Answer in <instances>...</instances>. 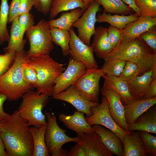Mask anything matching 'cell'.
Returning <instances> with one entry per match:
<instances>
[{
	"instance_id": "obj_1",
	"label": "cell",
	"mask_w": 156,
	"mask_h": 156,
	"mask_svg": "<svg viewBox=\"0 0 156 156\" xmlns=\"http://www.w3.org/2000/svg\"><path fill=\"white\" fill-rule=\"evenodd\" d=\"M29 126L18 110L1 120V137L7 156H32L34 144Z\"/></svg>"
},
{
	"instance_id": "obj_2",
	"label": "cell",
	"mask_w": 156,
	"mask_h": 156,
	"mask_svg": "<svg viewBox=\"0 0 156 156\" xmlns=\"http://www.w3.org/2000/svg\"><path fill=\"white\" fill-rule=\"evenodd\" d=\"M118 59L136 63L139 75L151 70H156V53L139 36L130 38L122 35L118 44L104 60L107 62Z\"/></svg>"
},
{
	"instance_id": "obj_3",
	"label": "cell",
	"mask_w": 156,
	"mask_h": 156,
	"mask_svg": "<svg viewBox=\"0 0 156 156\" xmlns=\"http://www.w3.org/2000/svg\"><path fill=\"white\" fill-rule=\"evenodd\" d=\"M28 58L27 51L24 49L16 52L12 66L0 76V92L5 94L9 101H17L34 88L25 79L23 72V64Z\"/></svg>"
},
{
	"instance_id": "obj_4",
	"label": "cell",
	"mask_w": 156,
	"mask_h": 156,
	"mask_svg": "<svg viewBox=\"0 0 156 156\" xmlns=\"http://www.w3.org/2000/svg\"><path fill=\"white\" fill-rule=\"evenodd\" d=\"M27 62L34 68L37 73L38 85L36 91L51 96L56 79L65 70V64L60 63L51 57L43 55L29 58Z\"/></svg>"
},
{
	"instance_id": "obj_5",
	"label": "cell",
	"mask_w": 156,
	"mask_h": 156,
	"mask_svg": "<svg viewBox=\"0 0 156 156\" xmlns=\"http://www.w3.org/2000/svg\"><path fill=\"white\" fill-rule=\"evenodd\" d=\"M18 108L21 116L29 126L39 127L46 125V116L42 111L47 104L49 96L45 93L39 94L33 90L25 94Z\"/></svg>"
},
{
	"instance_id": "obj_6",
	"label": "cell",
	"mask_w": 156,
	"mask_h": 156,
	"mask_svg": "<svg viewBox=\"0 0 156 156\" xmlns=\"http://www.w3.org/2000/svg\"><path fill=\"white\" fill-rule=\"evenodd\" d=\"M50 30L51 26L48 21L42 19L25 31L30 45L29 49L27 51L29 58L49 55L54 49Z\"/></svg>"
},
{
	"instance_id": "obj_7",
	"label": "cell",
	"mask_w": 156,
	"mask_h": 156,
	"mask_svg": "<svg viewBox=\"0 0 156 156\" xmlns=\"http://www.w3.org/2000/svg\"><path fill=\"white\" fill-rule=\"evenodd\" d=\"M47 124L45 135V141L48 152L52 156H68V152L62 148L64 144L70 142L78 143L79 137L71 138L65 134L66 130L61 128L53 113L46 112Z\"/></svg>"
},
{
	"instance_id": "obj_8",
	"label": "cell",
	"mask_w": 156,
	"mask_h": 156,
	"mask_svg": "<svg viewBox=\"0 0 156 156\" xmlns=\"http://www.w3.org/2000/svg\"><path fill=\"white\" fill-rule=\"evenodd\" d=\"M104 75L101 68L86 69L73 86L86 99L90 101L99 103V82Z\"/></svg>"
},
{
	"instance_id": "obj_9",
	"label": "cell",
	"mask_w": 156,
	"mask_h": 156,
	"mask_svg": "<svg viewBox=\"0 0 156 156\" xmlns=\"http://www.w3.org/2000/svg\"><path fill=\"white\" fill-rule=\"evenodd\" d=\"M109 106L107 98L103 96L101 103L98 106L91 108L92 114L85 118L86 120L91 126L95 125H101L114 132L119 137L122 143L125 135L131 131L124 130L116 123L110 115Z\"/></svg>"
},
{
	"instance_id": "obj_10",
	"label": "cell",
	"mask_w": 156,
	"mask_h": 156,
	"mask_svg": "<svg viewBox=\"0 0 156 156\" xmlns=\"http://www.w3.org/2000/svg\"><path fill=\"white\" fill-rule=\"evenodd\" d=\"M100 5L93 1L72 25V27L77 29L78 37L88 45H91L90 39L95 32L96 14L100 10Z\"/></svg>"
},
{
	"instance_id": "obj_11",
	"label": "cell",
	"mask_w": 156,
	"mask_h": 156,
	"mask_svg": "<svg viewBox=\"0 0 156 156\" xmlns=\"http://www.w3.org/2000/svg\"><path fill=\"white\" fill-rule=\"evenodd\" d=\"M69 31L70 38L69 44V55L70 57L83 63L86 69L99 68L94 58L92 46L87 45L79 38L73 27H71Z\"/></svg>"
},
{
	"instance_id": "obj_12",
	"label": "cell",
	"mask_w": 156,
	"mask_h": 156,
	"mask_svg": "<svg viewBox=\"0 0 156 156\" xmlns=\"http://www.w3.org/2000/svg\"><path fill=\"white\" fill-rule=\"evenodd\" d=\"M86 69L82 63L70 57L68 66L56 79L52 96L66 90L75 83Z\"/></svg>"
},
{
	"instance_id": "obj_13",
	"label": "cell",
	"mask_w": 156,
	"mask_h": 156,
	"mask_svg": "<svg viewBox=\"0 0 156 156\" xmlns=\"http://www.w3.org/2000/svg\"><path fill=\"white\" fill-rule=\"evenodd\" d=\"M52 96L55 99L64 101L70 104L77 111L85 114L87 117L92 114L91 108L98 106L100 104L99 102H92L86 99L80 94L73 85Z\"/></svg>"
},
{
	"instance_id": "obj_14",
	"label": "cell",
	"mask_w": 156,
	"mask_h": 156,
	"mask_svg": "<svg viewBox=\"0 0 156 156\" xmlns=\"http://www.w3.org/2000/svg\"><path fill=\"white\" fill-rule=\"evenodd\" d=\"M101 91L102 95L106 97L108 101L109 112L114 120L121 128L128 131L124 106L119 94L113 90L103 87Z\"/></svg>"
},
{
	"instance_id": "obj_15",
	"label": "cell",
	"mask_w": 156,
	"mask_h": 156,
	"mask_svg": "<svg viewBox=\"0 0 156 156\" xmlns=\"http://www.w3.org/2000/svg\"><path fill=\"white\" fill-rule=\"evenodd\" d=\"M78 143L83 146L86 156H113L103 144L99 135L94 131L77 135Z\"/></svg>"
},
{
	"instance_id": "obj_16",
	"label": "cell",
	"mask_w": 156,
	"mask_h": 156,
	"mask_svg": "<svg viewBox=\"0 0 156 156\" xmlns=\"http://www.w3.org/2000/svg\"><path fill=\"white\" fill-rule=\"evenodd\" d=\"M154 78H156V70H151L127 81L130 93L136 100L143 99Z\"/></svg>"
},
{
	"instance_id": "obj_17",
	"label": "cell",
	"mask_w": 156,
	"mask_h": 156,
	"mask_svg": "<svg viewBox=\"0 0 156 156\" xmlns=\"http://www.w3.org/2000/svg\"><path fill=\"white\" fill-rule=\"evenodd\" d=\"M92 127L94 131L99 135L103 144L111 153L117 156H123V145L117 135L101 125H95Z\"/></svg>"
},
{
	"instance_id": "obj_18",
	"label": "cell",
	"mask_w": 156,
	"mask_h": 156,
	"mask_svg": "<svg viewBox=\"0 0 156 156\" xmlns=\"http://www.w3.org/2000/svg\"><path fill=\"white\" fill-rule=\"evenodd\" d=\"M58 118L67 128L76 132L78 135L94 131L93 127L87 122L84 113L81 112L75 111L71 115L60 113Z\"/></svg>"
},
{
	"instance_id": "obj_19",
	"label": "cell",
	"mask_w": 156,
	"mask_h": 156,
	"mask_svg": "<svg viewBox=\"0 0 156 156\" xmlns=\"http://www.w3.org/2000/svg\"><path fill=\"white\" fill-rule=\"evenodd\" d=\"M103 87L113 90L120 95L123 105L130 104L136 101L129 92L127 81L118 77L104 75Z\"/></svg>"
},
{
	"instance_id": "obj_20",
	"label": "cell",
	"mask_w": 156,
	"mask_h": 156,
	"mask_svg": "<svg viewBox=\"0 0 156 156\" xmlns=\"http://www.w3.org/2000/svg\"><path fill=\"white\" fill-rule=\"evenodd\" d=\"M155 105L143 113L133 123L128 125V131H141L156 134V107Z\"/></svg>"
},
{
	"instance_id": "obj_21",
	"label": "cell",
	"mask_w": 156,
	"mask_h": 156,
	"mask_svg": "<svg viewBox=\"0 0 156 156\" xmlns=\"http://www.w3.org/2000/svg\"><path fill=\"white\" fill-rule=\"evenodd\" d=\"M107 28L99 26L96 28L92 46L99 58L104 60L113 49L108 38Z\"/></svg>"
},
{
	"instance_id": "obj_22",
	"label": "cell",
	"mask_w": 156,
	"mask_h": 156,
	"mask_svg": "<svg viewBox=\"0 0 156 156\" xmlns=\"http://www.w3.org/2000/svg\"><path fill=\"white\" fill-rule=\"evenodd\" d=\"M156 26V17L140 16L138 20L129 23L122 30L121 34L128 38H135Z\"/></svg>"
},
{
	"instance_id": "obj_23",
	"label": "cell",
	"mask_w": 156,
	"mask_h": 156,
	"mask_svg": "<svg viewBox=\"0 0 156 156\" xmlns=\"http://www.w3.org/2000/svg\"><path fill=\"white\" fill-rule=\"evenodd\" d=\"M156 103V97H155L136 100L130 104L123 105L127 124L128 125L133 123L141 115Z\"/></svg>"
},
{
	"instance_id": "obj_24",
	"label": "cell",
	"mask_w": 156,
	"mask_h": 156,
	"mask_svg": "<svg viewBox=\"0 0 156 156\" xmlns=\"http://www.w3.org/2000/svg\"><path fill=\"white\" fill-rule=\"evenodd\" d=\"M122 144L123 156H146L148 153L143 149L142 142L138 131L125 135Z\"/></svg>"
},
{
	"instance_id": "obj_25",
	"label": "cell",
	"mask_w": 156,
	"mask_h": 156,
	"mask_svg": "<svg viewBox=\"0 0 156 156\" xmlns=\"http://www.w3.org/2000/svg\"><path fill=\"white\" fill-rule=\"evenodd\" d=\"M140 16L136 13L128 15H125L103 12L99 13L96 16V22L99 23L106 22L110 26L123 29L131 22L138 20Z\"/></svg>"
},
{
	"instance_id": "obj_26",
	"label": "cell",
	"mask_w": 156,
	"mask_h": 156,
	"mask_svg": "<svg viewBox=\"0 0 156 156\" xmlns=\"http://www.w3.org/2000/svg\"><path fill=\"white\" fill-rule=\"evenodd\" d=\"M23 38L21 34L18 16L12 22L8 43L7 46L3 49L4 53L11 51L17 52L23 50L26 42V40Z\"/></svg>"
},
{
	"instance_id": "obj_27",
	"label": "cell",
	"mask_w": 156,
	"mask_h": 156,
	"mask_svg": "<svg viewBox=\"0 0 156 156\" xmlns=\"http://www.w3.org/2000/svg\"><path fill=\"white\" fill-rule=\"evenodd\" d=\"M46 128V125H43L39 127L34 126L30 127L34 144L32 156H50L45 140Z\"/></svg>"
},
{
	"instance_id": "obj_28",
	"label": "cell",
	"mask_w": 156,
	"mask_h": 156,
	"mask_svg": "<svg viewBox=\"0 0 156 156\" xmlns=\"http://www.w3.org/2000/svg\"><path fill=\"white\" fill-rule=\"evenodd\" d=\"M84 10L77 8L69 12L63 13L59 18L48 21L50 25L60 29L69 31L73 23L82 14Z\"/></svg>"
},
{
	"instance_id": "obj_29",
	"label": "cell",
	"mask_w": 156,
	"mask_h": 156,
	"mask_svg": "<svg viewBox=\"0 0 156 156\" xmlns=\"http://www.w3.org/2000/svg\"><path fill=\"white\" fill-rule=\"evenodd\" d=\"M88 6L80 0H53L49 14V19H54L58 14L63 11L80 8L86 10Z\"/></svg>"
},
{
	"instance_id": "obj_30",
	"label": "cell",
	"mask_w": 156,
	"mask_h": 156,
	"mask_svg": "<svg viewBox=\"0 0 156 156\" xmlns=\"http://www.w3.org/2000/svg\"><path fill=\"white\" fill-rule=\"evenodd\" d=\"M103 7V12L128 15L134 13V11L121 0H94Z\"/></svg>"
},
{
	"instance_id": "obj_31",
	"label": "cell",
	"mask_w": 156,
	"mask_h": 156,
	"mask_svg": "<svg viewBox=\"0 0 156 156\" xmlns=\"http://www.w3.org/2000/svg\"><path fill=\"white\" fill-rule=\"evenodd\" d=\"M50 33L53 42L61 47L63 55L66 56L69 55L70 38L69 31L51 26Z\"/></svg>"
},
{
	"instance_id": "obj_32",
	"label": "cell",
	"mask_w": 156,
	"mask_h": 156,
	"mask_svg": "<svg viewBox=\"0 0 156 156\" xmlns=\"http://www.w3.org/2000/svg\"><path fill=\"white\" fill-rule=\"evenodd\" d=\"M8 0H1L0 6V45L8 42L10 34L7 28L8 22L9 6Z\"/></svg>"
},
{
	"instance_id": "obj_33",
	"label": "cell",
	"mask_w": 156,
	"mask_h": 156,
	"mask_svg": "<svg viewBox=\"0 0 156 156\" xmlns=\"http://www.w3.org/2000/svg\"><path fill=\"white\" fill-rule=\"evenodd\" d=\"M126 61L122 60H116L105 62L101 67L105 75L118 77L125 66Z\"/></svg>"
},
{
	"instance_id": "obj_34",
	"label": "cell",
	"mask_w": 156,
	"mask_h": 156,
	"mask_svg": "<svg viewBox=\"0 0 156 156\" xmlns=\"http://www.w3.org/2000/svg\"><path fill=\"white\" fill-rule=\"evenodd\" d=\"M142 142L143 148L147 153L156 156V137L149 133L138 131Z\"/></svg>"
},
{
	"instance_id": "obj_35",
	"label": "cell",
	"mask_w": 156,
	"mask_h": 156,
	"mask_svg": "<svg viewBox=\"0 0 156 156\" xmlns=\"http://www.w3.org/2000/svg\"><path fill=\"white\" fill-rule=\"evenodd\" d=\"M141 16L156 17V0H135Z\"/></svg>"
},
{
	"instance_id": "obj_36",
	"label": "cell",
	"mask_w": 156,
	"mask_h": 156,
	"mask_svg": "<svg viewBox=\"0 0 156 156\" xmlns=\"http://www.w3.org/2000/svg\"><path fill=\"white\" fill-rule=\"evenodd\" d=\"M140 74V71L138 65L134 62L126 61L123 70L118 77L127 81L139 75Z\"/></svg>"
},
{
	"instance_id": "obj_37",
	"label": "cell",
	"mask_w": 156,
	"mask_h": 156,
	"mask_svg": "<svg viewBox=\"0 0 156 156\" xmlns=\"http://www.w3.org/2000/svg\"><path fill=\"white\" fill-rule=\"evenodd\" d=\"M16 52L11 51L0 54V76L7 72L14 63Z\"/></svg>"
},
{
	"instance_id": "obj_38",
	"label": "cell",
	"mask_w": 156,
	"mask_h": 156,
	"mask_svg": "<svg viewBox=\"0 0 156 156\" xmlns=\"http://www.w3.org/2000/svg\"><path fill=\"white\" fill-rule=\"evenodd\" d=\"M23 70L26 80L34 88H36L38 85V78L36 70L29 64L27 61L23 64Z\"/></svg>"
},
{
	"instance_id": "obj_39",
	"label": "cell",
	"mask_w": 156,
	"mask_h": 156,
	"mask_svg": "<svg viewBox=\"0 0 156 156\" xmlns=\"http://www.w3.org/2000/svg\"><path fill=\"white\" fill-rule=\"evenodd\" d=\"M18 22L20 28L21 34L23 38L25 31L29 27L34 25V17L29 12L18 16Z\"/></svg>"
},
{
	"instance_id": "obj_40",
	"label": "cell",
	"mask_w": 156,
	"mask_h": 156,
	"mask_svg": "<svg viewBox=\"0 0 156 156\" xmlns=\"http://www.w3.org/2000/svg\"><path fill=\"white\" fill-rule=\"evenodd\" d=\"M139 37L156 53V26L144 32Z\"/></svg>"
},
{
	"instance_id": "obj_41",
	"label": "cell",
	"mask_w": 156,
	"mask_h": 156,
	"mask_svg": "<svg viewBox=\"0 0 156 156\" xmlns=\"http://www.w3.org/2000/svg\"><path fill=\"white\" fill-rule=\"evenodd\" d=\"M109 42L113 49L118 44L122 36V29L109 26L107 29Z\"/></svg>"
},
{
	"instance_id": "obj_42",
	"label": "cell",
	"mask_w": 156,
	"mask_h": 156,
	"mask_svg": "<svg viewBox=\"0 0 156 156\" xmlns=\"http://www.w3.org/2000/svg\"><path fill=\"white\" fill-rule=\"evenodd\" d=\"M53 0H33L34 6L39 12L45 16L49 14L50 8Z\"/></svg>"
},
{
	"instance_id": "obj_43",
	"label": "cell",
	"mask_w": 156,
	"mask_h": 156,
	"mask_svg": "<svg viewBox=\"0 0 156 156\" xmlns=\"http://www.w3.org/2000/svg\"><path fill=\"white\" fill-rule=\"evenodd\" d=\"M21 1V0H12L9 6L8 23H12L18 16Z\"/></svg>"
},
{
	"instance_id": "obj_44",
	"label": "cell",
	"mask_w": 156,
	"mask_h": 156,
	"mask_svg": "<svg viewBox=\"0 0 156 156\" xmlns=\"http://www.w3.org/2000/svg\"><path fill=\"white\" fill-rule=\"evenodd\" d=\"M69 156H86V151L82 145L77 143L74 146L71 147L68 152Z\"/></svg>"
},
{
	"instance_id": "obj_45",
	"label": "cell",
	"mask_w": 156,
	"mask_h": 156,
	"mask_svg": "<svg viewBox=\"0 0 156 156\" xmlns=\"http://www.w3.org/2000/svg\"><path fill=\"white\" fill-rule=\"evenodd\" d=\"M34 4L33 0H21L18 16L29 12Z\"/></svg>"
},
{
	"instance_id": "obj_46",
	"label": "cell",
	"mask_w": 156,
	"mask_h": 156,
	"mask_svg": "<svg viewBox=\"0 0 156 156\" xmlns=\"http://www.w3.org/2000/svg\"><path fill=\"white\" fill-rule=\"evenodd\" d=\"M8 99V97L5 94L0 92V120H1L6 119L10 116L5 112L3 107L4 103Z\"/></svg>"
},
{
	"instance_id": "obj_47",
	"label": "cell",
	"mask_w": 156,
	"mask_h": 156,
	"mask_svg": "<svg viewBox=\"0 0 156 156\" xmlns=\"http://www.w3.org/2000/svg\"><path fill=\"white\" fill-rule=\"evenodd\" d=\"M156 97V78L151 81L147 92L143 99H151Z\"/></svg>"
},
{
	"instance_id": "obj_48",
	"label": "cell",
	"mask_w": 156,
	"mask_h": 156,
	"mask_svg": "<svg viewBox=\"0 0 156 156\" xmlns=\"http://www.w3.org/2000/svg\"><path fill=\"white\" fill-rule=\"evenodd\" d=\"M125 3L132 9L135 13L140 16L141 15V13L136 5L135 0H121Z\"/></svg>"
},
{
	"instance_id": "obj_49",
	"label": "cell",
	"mask_w": 156,
	"mask_h": 156,
	"mask_svg": "<svg viewBox=\"0 0 156 156\" xmlns=\"http://www.w3.org/2000/svg\"><path fill=\"white\" fill-rule=\"evenodd\" d=\"M1 120H0V156H7L1 137Z\"/></svg>"
},
{
	"instance_id": "obj_50",
	"label": "cell",
	"mask_w": 156,
	"mask_h": 156,
	"mask_svg": "<svg viewBox=\"0 0 156 156\" xmlns=\"http://www.w3.org/2000/svg\"><path fill=\"white\" fill-rule=\"evenodd\" d=\"M83 2L86 5H89L94 0H80Z\"/></svg>"
}]
</instances>
